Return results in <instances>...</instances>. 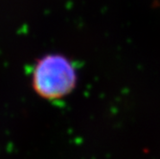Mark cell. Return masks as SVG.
Instances as JSON below:
<instances>
[{
  "mask_svg": "<svg viewBox=\"0 0 160 159\" xmlns=\"http://www.w3.org/2000/svg\"><path fill=\"white\" fill-rule=\"evenodd\" d=\"M32 82L40 97L48 100L61 99L75 88L77 73L74 65L65 57L48 55L38 62Z\"/></svg>",
  "mask_w": 160,
  "mask_h": 159,
  "instance_id": "1",
  "label": "cell"
}]
</instances>
